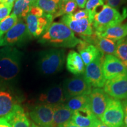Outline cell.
<instances>
[{
  "label": "cell",
  "mask_w": 127,
  "mask_h": 127,
  "mask_svg": "<svg viewBox=\"0 0 127 127\" xmlns=\"http://www.w3.org/2000/svg\"><path fill=\"white\" fill-rule=\"evenodd\" d=\"M53 15L44 13L42 17H37L30 13L25 17L28 34L30 38H37L41 36L51 24Z\"/></svg>",
  "instance_id": "9c48e42d"
},
{
  "label": "cell",
  "mask_w": 127,
  "mask_h": 127,
  "mask_svg": "<svg viewBox=\"0 0 127 127\" xmlns=\"http://www.w3.org/2000/svg\"><path fill=\"white\" fill-rule=\"evenodd\" d=\"M125 127V126H124V127Z\"/></svg>",
  "instance_id": "f6af8a7d"
},
{
  "label": "cell",
  "mask_w": 127,
  "mask_h": 127,
  "mask_svg": "<svg viewBox=\"0 0 127 127\" xmlns=\"http://www.w3.org/2000/svg\"><path fill=\"white\" fill-rule=\"evenodd\" d=\"M65 61L63 49H50L39 54L37 65L39 71L44 75H52L59 72Z\"/></svg>",
  "instance_id": "3957f363"
},
{
  "label": "cell",
  "mask_w": 127,
  "mask_h": 127,
  "mask_svg": "<svg viewBox=\"0 0 127 127\" xmlns=\"http://www.w3.org/2000/svg\"><path fill=\"white\" fill-rule=\"evenodd\" d=\"M14 4L8 3H1L0 4V21L8 17L11 11Z\"/></svg>",
  "instance_id": "4dcf8cb0"
},
{
  "label": "cell",
  "mask_w": 127,
  "mask_h": 127,
  "mask_svg": "<svg viewBox=\"0 0 127 127\" xmlns=\"http://www.w3.org/2000/svg\"><path fill=\"white\" fill-rule=\"evenodd\" d=\"M16 0H8L7 1V3H8V4H14V1H15Z\"/></svg>",
  "instance_id": "60d3db41"
},
{
  "label": "cell",
  "mask_w": 127,
  "mask_h": 127,
  "mask_svg": "<svg viewBox=\"0 0 127 127\" xmlns=\"http://www.w3.org/2000/svg\"><path fill=\"white\" fill-rule=\"evenodd\" d=\"M53 127H60L72 120L73 111L64 104L53 105Z\"/></svg>",
  "instance_id": "7402d4cb"
},
{
  "label": "cell",
  "mask_w": 127,
  "mask_h": 127,
  "mask_svg": "<svg viewBox=\"0 0 127 127\" xmlns=\"http://www.w3.org/2000/svg\"><path fill=\"white\" fill-rule=\"evenodd\" d=\"M102 68L104 78L107 80L127 72V68L113 55H104Z\"/></svg>",
  "instance_id": "9a60e30c"
},
{
  "label": "cell",
  "mask_w": 127,
  "mask_h": 127,
  "mask_svg": "<svg viewBox=\"0 0 127 127\" xmlns=\"http://www.w3.org/2000/svg\"><path fill=\"white\" fill-rule=\"evenodd\" d=\"M8 0H0V4L1 3H6L7 2Z\"/></svg>",
  "instance_id": "7bdbcfd3"
},
{
  "label": "cell",
  "mask_w": 127,
  "mask_h": 127,
  "mask_svg": "<svg viewBox=\"0 0 127 127\" xmlns=\"http://www.w3.org/2000/svg\"><path fill=\"white\" fill-rule=\"evenodd\" d=\"M63 88L65 101L79 95H88L92 91L91 85L81 75L66 79L64 82Z\"/></svg>",
  "instance_id": "52a82bcc"
},
{
  "label": "cell",
  "mask_w": 127,
  "mask_h": 127,
  "mask_svg": "<svg viewBox=\"0 0 127 127\" xmlns=\"http://www.w3.org/2000/svg\"><path fill=\"white\" fill-rule=\"evenodd\" d=\"M23 52L10 46L0 49V84L9 85L18 75Z\"/></svg>",
  "instance_id": "6da1fadb"
},
{
  "label": "cell",
  "mask_w": 127,
  "mask_h": 127,
  "mask_svg": "<svg viewBox=\"0 0 127 127\" xmlns=\"http://www.w3.org/2000/svg\"><path fill=\"white\" fill-rule=\"evenodd\" d=\"M31 127H40L38 126L37 125H36L35 124L33 123V122H32V123H31Z\"/></svg>",
  "instance_id": "b9f144b4"
},
{
  "label": "cell",
  "mask_w": 127,
  "mask_h": 127,
  "mask_svg": "<svg viewBox=\"0 0 127 127\" xmlns=\"http://www.w3.org/2000/svg\"><path fill=\"white\" fill-rule=\"evenodd\" d=\"M66 69L77 76L83 75L85 72V65L79 53L71 50L66 57Z\"/></svg>",
  "instance_id": "44dd1931"
},
{
  "label": "cell",
  "mask_w": 127,
  "mask_h": 127,
  "mask_svg": "<svg viewBox=\"0 0 127 127\" xmlns=\"http://www.w3.org/2000/svg\"><path fill=\"white\" fill-rule=\"evenodd\" d=\"M53 105L39 104L31 109L30 116L33 123L40 127H53Z\"/></svg>",
  "instance_id": "8fae6325"
},
{
  "label": "cell",
  "mask_w": 127,
  "mask_h": 127,
  "mask_svg": "<svg viewBox=\"0 0 127 127\" xmlns=\"http://www.w3.org/2000/svg\"><path fill=\"white\" fill-rule=\"evenodd\" d=\"M77 50L81 57L84 65H87L94 61L98 56L102 53L93 44L83 40L78 44Z\"/></svg>",
  "instance_id": "d6986e66"
},
{
  "label": "cell",
  "mask_w": 127,
  "mask_h": 127,
  "mask_svg": "<svg viewBox=\"0 0 127 127\" xmlns=\"http://www.w3.org/2000/svg\"><path fill=\"white\" fill-rule=\"evenodd\" d=\"M115 55L127 68V36L117 41Z\"/></svg>",
  "instance_id": "4316f807"
},
{
  "label": "cell",
  "mask_w": 127,
  "mask_h": 127,
  "mask_svg": "<svg viewBox=\"0 0 127 127\" xmlns=\"http://www.w3.org/2000/svg\"><path fill=\"white\" fill-rule=\"evenodd\" d=\"M13 6L12 14L17 16L18 20H25L32 5L27 0H16Z\"/></svg>",
  "instance_id": "484cf974"
},
{
  "label": "cell",
  "mask_w": 127,
  "mask_h": 127,
  "mask_svg": "<svg viewBox=\"0 0 127 127\" xmlns=\"http://www.w3.org/2000/svg\"><path fill=\"white\" fill-rule=\"evenodd\" d=\"M76 4L77 5V7H78L79 8L82 9L85 7V4L88 0H74Z\"/></svg>",
  "instance_id": "8d00e7d4"
},
{
  "label": "cell",
  "mask_w": 127,
  "mask_h": 127,
  "mask_svg": "<svg viewBox=\"0 0 127 127\" xmlns=\"http://www.w3.org/2000/svg\"><path fill=\"white\" fill-rule=\"evenodd\" d=\"M27 1H28L29 2H31V4L32 5H34L35 3L36 2V1H37V0H27Z\"/></svg>",
  "instance_id": "ab89813d"
},
{
  "label": "cell",
  "mask_w": 127,
  "mask_h": 127,
  "mask_svg": "<svg viewBox=\"0 0 127 127\" xmlns=\"http://www.w3.org/2000/svg\"><path fill=\"white\" fill-rule=\"evenodd\" d=\"M0 127H11L5 118H0Z\"/></svg>",
  "instance_id": "74e56055"
},
{
  "label": "cell",
  "mask_w": 127,
  "mask_h": 127,
  "mask_svg": "<svg viewBox=\"0 0 127 127\" xmlns=\"http://www.w3.org/2000/svg\"><path fill=\"white\" fill-rule=\"evenodd\" d=\"M90 127H109L106 124H105L104 123H102L101 121H100L99 119H96V120L94 122L93 124Z\"/></svg>",
  "instance_id": "d590c367"
},
{
  "label": "cell",
  "mask_w": 127,
  "mask_h": 127,
  "mask_svg": "<svg viewBox=\"0 0 127 127\" xmlns=\"http://www.w3.org/2000/svg\"><path fill=\"white\" fill-rule=\"evenodd\" d=\"M73 18L75 20H82L84 18H88V12L86 9H81L75 12L74 14H72Z\"/></svg>",
  "instance_id": "1f68e13d"
},
{
  "label": "cell",
  "mask_w": 127,
  "mask_h": 127,
  "mask_svg": "<svg viewBox=\"0 0 127 127\" xmlns=\"http://www.w3.org/2000/svg\"><path fill=\"white\" fill-rule=\"evenodd\" d=\"M83 41L93 44L104 54L115 55L117 41L98 36L94 34L88 37L82 38Z\"/></svg>",
  "instance_id": "e0dca14e"
},
{
  "label": "cell",
  "mask_w": 127,
  "mask_h": 127,
  "mask_svg": "<svg viewBox=\"0 0 127 127\" xmlns=\"http://www.w3.org/2000/svg\"><path fill=\"white\" fill-rule=\"evenodd\" d=\"M64 104L68 108L72 111L90 107V97L89 95H83L76 96L66 100Z\"/></svg>",
  "instance_id": "cb8c5ba5"
},
{
  "label": "cell",
  "mask_w": 127,
  "mask_h": 127,
  "mask_svg": "<svg viewBox=\"0 0 127 127\" xmlns=\"http://www.w3.org/2000/svg\"><path fill=\"white\" fill-rule=\"evenodd\" d=\"M38 101L40 104L55 105L65 102L63 87L61 85L52 86L41 94Z\"/></svg>",
  "instance_id": "2e32d148"
},
{
  "label": "cell",
  "mask_w": 127,
  "mask_h": 127,
  "mask_svg": "<svg viewBox=\"0 0 127 127\" xmlns=\"http://www.w3.org/2000/svg\"><path fill=\"white\" fill-rule=\"evenodd\" d=\"M61 0H37L34 5L39 7L45 14L54 15L58 11Z\"/></svg>",
  "instance_id": "d4e9b609"
},
{
  "label": "cell",
  "mask_w": 127,
  "mask_h": 127,
  "mask_svg": "<svg viewBox=\"0 0 127 127\" xmlns=\"http://www.w3.org/2000/svg\"><path fill=\"white\" fill-rule=\"evenodd\" d=\"M90 107L94 115L100 120L104 114L110 97L104 90L95 88L89 95Z\"/></svg>",
  "instance_id": "5bb4252c"
},
{
  "label": "cell",
  "mask_w": 127,
  "mask_h": 127,
  "mask_svg": "<svg viewBox=\"0 0 127 127\" xmlns=\"http://www.w3.org/2000/svg\"><path fill=\"white\" fill-rule=\"evenodd\" d=\"M60 127H81L76 125L75 124L73 123L72 121H70L68 122V123L64 124L63 125H61Z\"/></svg>",
  "instance_id": "f35d334b"
},
{
  "label": "cell",
  "mask_w": 127,
  "mask_h": 127,
  "mask_svg": "<svg viewBox=\"0 0 127 127\" xmlns=\"http://www.w3.org/2000/svg\"><path fill=\"white\" fill-rule=\"evenodd\" d=\"M30 38L25 20L19 19L17 23L3 36L0 40V47L20 45Z\"/></svg>",
  "instance_id": "8992f818"
},
{
  "label": "cell",
  "mask_w": 127,
  "mask_h": 127,
  "mask_svg": "<svg viewBox=\"0 0 127 127\" xmlns=\"http://www.w3.org/2000/svg\"><path fill=\"white\" fill-rule=\"evenodd\" d=\"M104 0H88L85 4V9L88 12V19L93 23L94 17L96 13V9L99 7L104 5Z\"/></svg>",
  "instance_id": "f546056e"
},
{
  "label": "cell",
  "mask_w": 127,
  "mask_h": 127,
  "mask_svg": "<svg viewBox=\"0 0 127 127\" xmlns=\"http://www.w3.org/2000/svg\"><path fill=\"white\" fill-rule=\"evenodd\" d=\"M18 104V98L9 85L0 84V118L8 115Z\"/></svg>",
  "instance_id": "4fadbf2b"
},
{
  "label": "cell",
  "mask_w": 127,
  "mask_h": 127,
  "mask_svg": "<svg viewBox=\"0 0 127 127\" xmlns=\"http://www.w3.org/2000/svg\"><path fill=\"white\" fill-rule=\"evenodd\" d=\"M124 114L122 102L119 99L109 98L100 120L109 127H123Z\"/></svg>",
  "instance_id": "5b68a950"
},
{
  "label": "cell",
  "mask_w": 127,
  "mask_h": 127,
  "mask_svg": "<svg viewBox=\"0 0 127 127\" xmlns=\"http://www.w3.org/2000/svg\"><path fill=\"white\" fill-rule=\"evenodd\" d=\"M104 1H105V0H104Z\"/></svg>",
  "instance_id": "bcb514c9"
},
{
  "label": "cell",
  "mask_w": 127,
  "mask_h": 127,
  "mask_svg": "<svg viewBox=\"0 0 127 127\" xmlns=\"http://www.w3.org/2000/svg\"><path fill=\"white\" fill-rule=\"evenodd\" d=\"M127 17L126 12L121 14L117 9L104 5L102 9L95 14L92 25L95 32H100L107 28L120 25Z\"/></svg>",
  "instance_id": "277c9868"
},
{
  "label": "cell",
  "mask_w": 127,
  "mask_h": 127,
  "mask_svg": "<svg viewBox=\"0 0 127 127\" xmlns=\"http://www.w3.org/2000/svg\"><path fill=\"white\" fill-rule=\"evenodd\" d=\"M96 119L90 107H87L74 111L71 121L81 127H90Z\"/></svg>",
  "instance_id": "ffe728a7"
},
{
  "label": "cell",
  "mask_w": 127,
  "mask_h": 127,
  "mask_svg": "<svg viewBox=\"0 0 127 127\" xmlns=\"http://www.w3.org/2000/svg\"><path fill=\"white\" fill-rule=\"evenodd\" d=\"M81 39L78 38L74 32L62 23H52L39 38L38 42L55 47L73 48Z\"/></svg>",
  "instance_id": "7a4b0ae2"
},
{
  "label": "cell",
  "mask_w": 127,
  "mask_h": 127,
  "mask_svg": "<svg viewBox=\"0 0 127 127\" xmlns=\"http://www.w3.org/2000/svg\"><path fill=\"white\" fill-rule=\"evenodd\" d=\"M11 127H32L24 109L20 104L17 105L14 110L5 117Z\"/></svg>",
  "instance_id": "ac0fdd59"
},
{
  "label": "cell",
  "mask_w": 127,
  "mask_h": 127,
  "mask_svg": "<svg viewBox=\"0 0 127 127\" xmlns=\"http://www.w3.org/2000/svg\"><path fill=\"white\" fill-rule=\"evenodd\" d=\"M98 36L117 41L127 36V24L106 28L100 32H94Z\"/></svg>",
  "instance_id": "603a6c76"
},
{
  "label": "cell",
  "mask_w": 127,
  "mask_h": 127,
  "mask_svg": "<svg viewBox=\"0 0 127 127\" xmlns=\"http://www.w3.org/2000/svg\"><path fill=\"white\" fill-rule=\"evenodd\" d=\"M77 8V5L74 0H71L67 2H62L61 1L60 8L58 11L53 15V18L73 14Z\"/></svg>",
  "instance_id": "83f0119b"
},
{
  "label": "cell",
  "mask_w": 127,
  "mask_h": 127,
  "mask_svg": "<svg viewBox=\"0 0 127 127\" xmlns=\"http://www.w3.org/2000/svg\"><path fill=\"white\" fill-rule=\"evenodd\" d=\"M18 20V19L17 16L11 14L0 21V40L3 36L17 23Z\"/></svg>",
  "instance_id": "f1b7e54d"
},
{
  "label": "cell",
  "mask_w": 127,
  "mask_h": 127,
  "mask_svg": "<svg viewBox=\"0 0 127 127\" xmlns=\"http://www.w3.org/2000/svg\"><path fill=\"white\" fill-rule=\"evenodd\" d=\"M122 105H123L124 114V126L127 127V98L122 102Z\"/></svg>",
  "instance_id": "e575fe53"
},
{
  "label": "cell",
  "mask_w": 127,
  "mask_h": 127,
  "mask_svg": "<svg viewBox=\"0 0 127 127\" xmlns=\"http://www.w3.org/2000/svg\"><path fill=\"white\" fill-rule=\"evenodd\" d=\"M105 1L108 5L116 9L124 4L127 0H105Z\"/></svg>",
  "instance_id": "d6a6232c"
},
{
  "label": "cell",
  "mask_w": 127,
  "mask_h": 127,
  "mask_svg": "<svg viewBox=\"0 0 127 127\" xmlns=\"http://www.w3.org/2000/svg\"><path fill=\"white\" fill-rule=\"evenodd\" d=\"M30 13L37 16V17H42L44 14V12L42 9L35 5L32 6L31 9H30Z\"/></svg>",
  "instance_id": "836d02e7"
},
{
  "label": "cell",
  "mask_w": 127,
  "mask_h": 127,
  "mask_svg": "<svg viewBox=\"0 0 127 127\" xmlns=\"http://www.w3.org/2000/svg\"><path fill=\"white\" fill-rule=\"evenodd\" d=\"M61 21L71 31L76 32L82 38L88 37L94 34L92 23L88 18L75 20L71 14L63 15Z\"/></svg>",
  "instance_id": "7c38bea8"
},
{
  "label": "cell",
  "mask_w": 127,
  "mask_h": 127,
  "mask_svg": "<svg viewBox=\"0 0 127 127\" xmlns=\"http://www.w3.org/2000/svg\"><path fill=\"white\" fill-rule=\"evenodd\" d=\"M104 91L114 99H126L127 98V72L106 81L104 85Z\"/></svg>",
  "instance_id": "30bf717a"
},
{
  "label": "cell",
  "mask_w": 127,
  "mask_h": 127,
  "mask_svg": "<svg viewBox=\"0 0 127 127\" xmlns=\"http://www.w3.org/2000/svg\"><path fill=\"white\" fill-rule=\"evenodd\" d=\"M104 58V54L102 53L94 61L86 65L85 68L83 75L84 78L94 88H102L106 81L102 68Z\"/></svg>",
  "instance_id": "ba28073f"
},
{
  "label": "cell",
  "mask_w": 127,
  "mask_h": 127,
  "mask_svg": "<svg viewBox=\"0 0 127 127\" xmlns=\"http://www.w3.org/2000/svg\"><path fill=\"white\" fill-rule=\"evenodd\" d=\"M62 2H67V1H71V0H61Z\"/></svg>",
  "instance_id": "ee69618b"
}]
</instances>
